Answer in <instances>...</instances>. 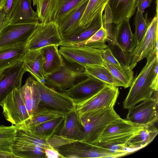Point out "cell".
<instances>
[{
  "label": "cell",
  "instance_id": "49",
  "mask_svg": "<svg viewBox=\"0 0 158 158\" xmlns=\"http://www.w3.org/2000/svg\"></svg>",
  "mask_w": 158,
  "mask_h": 158
},
{
  "label": "cell",
  "instance_id": "5",
  "mask_svg": "<svg viewBox=\"0 0 158 158\" xmlns=\"http://www.w3.org/2000/svg\"><path fill=\"white\" fill-rule=\"evenodd\" d=\"M158 12H156L139 44L131 53L125 56V65L133 69L138 62L154 53L158 52Z\"/></svg>",
  "mask_w": 158,
  "mask_h": 158
},
{
  "label": "cell",
  "instance_id": "45",
  "mask_svg": "<svg viewBox=\"0 0 158 158\" xmlns=\"http://www.w3.org/2000/svg\"><path fill=\"white\" fill-rule=\"evenodd\" d=\"M17 158L12 152L0 151V158Z\"/></svg>",
  "mask_w": 158,
  "mask_h": 158
},
{
  "label": "cell",
  "instance_id": "27",
  "mask_svg": "<svg viewBox=\"0 0 158 158\" xmlns=\"http://www.w3.org/2000/svg\"><path fill=\"white\" fill-rule=\"evenodd\" d=\"M65 115L27 127H21L41 138L47 139L56 135L62 127Z\"/></svg>",
  "mask_w": 158,
  "mask_h": 158
},
{
  "label": "cell",
  "instance_id": "26",
  "mask_svg": "<svg viewBox=\"0 0 158 158\" xmlns=\"http://www.w3.org/2000/svg\"><path fill=\"white\" fill-rule=\"evenodd\" d=\"M58 46L51 45L42 48L45 57L44 69L46 78L58 71L63 65L64 60L59 52Z\"/></svg>",
  "mask_w": 158,
  "mask_h": 158
},
{
  "label": "cell",
  "instance_id": "25",
  "mask_svg": "<svg viewBox=\"0 0 158 158\" xmlns=\"http://www.w3.org/2000/svg\"><path fill=\"white\" fill-rule=\"evenodd\" d=\"M32 0H19L10 23H19L39 22L38 16L31 6Z\"/></svg>",
  "mask_w": 158,
  "mask_h": 158
},
{
  "label": "cell",
  "instance_id": "24",
  "mask_svg": "<svg viewBox=\"0 0 158 158\" xmlns=\"http://www.w3.org/2000/svg\"><path fill=\"white\" fill-rule=\"evenodd\" d=\"M25 44L0 48V71L22 61L27 51Z\"/></svg>",
  "mask_w": 158,
  "mask_h": 158
},
{
  "label": "cell",
  "instance_id": "39",
  "mask_svg": "<svg viewBox=\"0 0 158 158\" xmlns=\"http://www.w3.org/2000/svg\"><path fill=\"white\" fill-rule=\"evenodd\" d=\"M47 139L51 148L57 150L63 145L76 141L56 135H54Z\"/></svg>",
  "mask_w": 158,
  "mask_h": 158
},
{
  "label": "cell",
  "instance_id": "40",
  "mask_svg": "<svg viewBox=\"0 0 158 158\" xmlns=\"http://www.w3.org/2000/svg\"><path fill=\"white\" fill-rule=\"evenodd\" d=\"M107 37V31L103 24L100 28L86 41L84 45L91 42H105Z\"/></svg>",
  "mask_w": 158,
  "mask_h": 158
},
{
  "label": "cell",
  "instance_id": "32",
  "mask_svg": "<svg viewBox=\"0 0 158 158\" xmlns=\"http://www.w3.org/2000/svg\"><path fill=\"white\" fill-rule=\"evenodd\" d=\"M87 73L99 81L110 85L117 87L124 86L114 77L105 66L99 65L88 66L85 67Z\"/></svg>",
  "mask_w": 158,
  "mask_h": 158
},
{
  "label": "cell",
  "instance_id": "37",
  "mask_svg": "<svg viewBox=\"0 0 158 158\" xmlns=\"http://www.w3.org/2000/svg\"><path fill=\"white\" fill-rule=\"evenodd\" d=\"M102 56L103 60L110 63L118 69L127 71L131 69L121 63L114 56L111 50L109 48L104 49Z\"/></svg>",
  "mask_w": 158,
  "mask_h": 158
},
{
  "label": "cell",
  "instance_id": "3",
  "mask_svg": "<svg viewBox=\"0 0 158 158\" xmlns=\"http://www.w3.org/2000/svg\"><path fill=\"white\" fill-rule=\"evenodd\" d=\"M88 75L84 67L64 60L60 69L48 76L44 84L56 90L63 92L86 78Z\"/></svg>",
  "mask_w": 158,
  "mask_h": 158
},
{
  "label": "cell",
  "instance_id": "35",
  "mask_svg": "<svg viewBox=\"0 0 158 158\" xmlns=\"http://www.w3.org/2000/svg\"><path fill=\"white\" fill-rule=\"evenodd\" d=\"M103 60L106 67L114 77L124 85L125 88L130 86L134 79L133 69H130L127 71L121 70L107 61Z\"/></svg>",
  "mask_w": 158,
  "mask_h": 158
},
{
  "label": "cell",
  "instance_id": "2",
  "mask_svg": "<svg viewBox=\"0 0 158 158\" xmlns=\"http://www.w3.org/2000/svg\"><path fill=\"white\" fill-rule=\"evenodd\" d=\"M79 115L84 130L82 141L93 144L99 142L107 126L120 117L114 107L88 111Z\"/></svg>",
  "mask_w": 158,
  "mask_h": 158
},
{
  "label": "cell",
  "instance_id": "19",
  "mask_svg": "<svg viewBox=\"0 0 158 158\" xmlns=\"http://www.w3.org/2000/svg\"><path fill=\"white\" fill-rule=\"evenodd\" d=\"M129 19H125L116 24L113 33L115 45L120 49L125 56L131 53L136 47Z\"/></svg>",
  "mask_w": 158,
  "mask_h": 158
},
{
  "label": "cell",
  "instance_id": "13",
  "mask_svg": "<svg viewBox=\"0 0 158 158\" xmlns=\"http://www.w3.org/2000/svg\"><path fill=\"white\" fill-rule=\"evenodd\" d=\"M119 94L118 87L106 84L91 98L76 104L79 114L101 109L114 107Z\"/></svg>",
  "mask_w": 158,
  "mask_h": 158
},
{
  "label": "cell",
  "instance_id": "15",
  "mask_svg": "<svg viewBox=\"0 0 158 158\" xmlns=\"http://www.w3.org/2000/svg\"><path fill=\"white\" fill-rule=\"evenodd\" d=\"M106 84L89 74L86 78L63 92L76 104L91 98L99 92Z\"/></svg>",
  "mask_w": 158,
  "mask_h": 158
},
{
  "label": "cell",
  "instance_id": "22",
  "mask_svg": "<svg viewBox=\"0 0 158 158\" xmlns=\"http://www.w3.org/2000/svg\"><path fill=\"white\" fill-rule=\"evenodd\" d=\"M112 23L117 24L124 19H130L135 12L136 0H108Z\"/></svg>",
  "mask_w": 158,
  "mask_h": 158
},
{
  "label": "cell",
  "instance_id": "34",
  "mask_svg": "<svg viewBox=\"0 0 158 158\" xmlns=\"http://www.w3.org/2000/svg\"><path fill=\"white\" fill-rule=\"evenodd\" d=\"M17 129L16 126L12 125L0 131V151L12 152V147L15 140Z\"/></svg>",
  "mask_w": 158,
  "mask_h": 158
},
{
  "label": "cell",
  "instance_id": "46",
  "mask_svg": "<svg viewBox=\"0 0 158 158\" xmlns=\"http://www.w3.org/2000/svg\"><path fill=\"white\" fill-rule=\"evenodd\" d=\"M9 126H6L3 125L0 126V131L4 130L8 128Z\"/></svg>",
  "mask_w": 158,
  "mask_h": 158
},
{
  "label": "cell",
  "instance_id": "11",
  "mask_svg": "<svg viewBox=\"0 0 158 158\" xmlns=\"http://www.w3.org/2000/svg\"><path fill=\"white\" fill-rule=\"evenodd\" d=\"M39 23L8 24L0 32V48L26 45Z\"/></svg>",
  "mask_w": 158,
  "mask_h": 158
},
{
  "label": "cell",
  "instance_id": "33",
  "mask_svg": "<svg viewBox=\"0 0 158 158\" xmlns=\"http://www.w3.org/2000/svg\"><path fill=\"white\" fill-rule=\"evenodd\" d=\"M16 126L15 140L31 144L44 149L52 148L48 139L41 138L25 129Z\"/></svg>",
  "mask_w": 158,
  "mask_h": 158
},
{
  "label": "cell",
  "instance_id": "23",
  "mask_svg": "<svg viewBox=\"0 0 158 158\" xmlns=\"http://www.w3.org/2000/svg\"><path fill=\"white\" fill-rule=\"evenodd\" d=\"M99 13L89 26L81 32L63 40L60 46H78L84 45L86 41L93 36L103 24L102 13Z\"/></svg>",
  "mask_w": 158,
  "mask_h": 158
},
{
  "label": "cell",
  "instance_id": "9",
  "mask_svg": "<svg viewBox=\"0 0 158 158\" xmlns=\"http://www.w3.org/2000/svg\"><path fill=\"white\" fill-rule=\"evenodd\" d=\"M57 151L63 158H116L119 155L96 144L76 141L63 145Z\"/></svg>",
  "mask_w": 158,
  "mask_h": 158
},
{
  "label": "cell",
  "instance_id": "18",
  "mask_svg": "<svg viewBox=\"0 0 158 158\" xmlns=\"http://www.w3.org/2000/svg\"><path fill=\"white\" fill-rule=\"evenodd\" d=\"M89 0H85L57 26L62 40L85 30L79 26V22Z\"/></svg>",
  "mask_w": 158,
  "mask_h": 158
},
{
  "label": "cell",
  "instance_id": "7",
  "mask_svg": "<svg viewBox=\"0 0 158 158\" xmlns=\"http://www.w3.org/2000/svg\"><path fill=\"white\" fill-rule=\"evenodd\" d=\"M59 50L64 60L67 62L84 67L94 65L106 67L102 56L104 49L84 45L73 47L60 46Z\"/></svg>",
  "mask_w": 158,
  "mask_h": 158
},
{
  "label": "cell",
  "instance_id": "43",
  "mask_svg": "<svg viewBox=\"0 0 158 158\" xmlns=\"http://www.w3.org/2000/svg\"><path fill=\"white\" fill-rule=\"evenodd\" d=\"M10 23V19L6 16L2 9L0 10V32L3 28Z\"/></svg>",
  "mask_w": 158,
  "mask_h": 158
},
{
  "label": "cell",
  "instance_id": "12",
  "mask_svg": "<svg viewBox=\"0 0 158 158\" xmlns=\"http://www.w3.org/2000/svg\"><path fill=\"white\" fill-rule=\"evenodd\" d=\"M1 106L5 119L12 125H22L31 118L18 89H14L7 95Z\"/></svg>",
  "mask_w": 158,
  "mask_h": 158
},
{
  "label": "cell",
  "instance_id": "10",
  "mask_svg": "<svg viewBox=\"0 0 158 158\" xmlns=\"http://www.w3.org/2000/svg\"><path fill=\"white\" fill-rule=\"evenodd\" d=\"M62 41L56 24L39 23L25 46L27 51L33 50L51 45L60 46Z\"/></svg>",
  "mask_w": 158,
  "mask_h": 158
},
{
  "label": "cell",
  "instance_id": "41",
  "mask_svg": "<svg viewBox=\"0 0 158 158\" xmlns=\"http://www.w3.org/2000/svg\"><path fill=\"white\" fill-rule=\"evenodd\" d=\"M18 1L19 0H5L2 9L9 19L13 13Z\"/></svg>",
  "mask_w": 158,
  "mask_h": 158
},
{
  "label": "cell",
  "instance_id": "28",
  "mask_svg": "<svg viewBox=\"0 0 158 158\" xmlns=\"http://www.w3.org/2000/svg\"><path fill=\"white\" fill-rule=\"evenodd\" d=\"M45 149L29 143L15 140L12 151L17 158H46Z\"/></svg>",
  "mask_w": 158,
  "mask_h": 158
},
{
  "label": "cell",
  "instance_id": "48",
  "mask_svg": "<svg viewBox=\"0 0 158 158\" xmlns=\"http://www.w3.org/2000/svg\"><path fill=\"white\" fill-rule=\"evenodd\" d=\"M44 0H32L33 6H34L35 3L37 2L43 1Z\"/></svg>",
  "mask_w": 158,
  "mask_h": 158
},
{
  "label": "cell",
  "instance_id": "30",
  "mask_svg": "<svg viewBox=\"0 0 158 158\" xmlns=\"http://www.w3.org/2000/svg\"><path fill=\"white\" fill-rule=\"evenodd\" d=\"M108 0H89L79 22V26L86 29L100 12H103Z\"/></svg>",
  "mask_w": 158,
  "mask_h": 158
},
{
  "label": "cell",
  "instance_id": "16",
  "mask_svg": "<svg viewBox=\"0 0 158 158\" xmlns=\"http://www.w3.org/2000/svg\"><path fill=\"white\" fill-rule=\"evenodd\" d=\"M26 72L23 61L0 71V106L14 89L22 86L23 75Z\"/></svg>",
  "mask_w": 158,
  "mask_h": 158
},
{
  "label": "cell",
  "instance_id": "29",
  "mask_svg": "<svg viewBox=\"0 0 158 158\" xmlns=\"http://www.w3.org/2000/svg\"><path fill=\"white\" fill-rule=\"evenodd\" d=\"M158 133V129L153 125L149 126L131 139L126 144L127 147L134 150L142 148L151 143Z\"/></svg>",
  "mask_w": 158,
  "mask_h": 158
},
{
  "label": "cell",
  "instance_id": "31",
  "mask_svg": "<svg viewBox=\"0 0 158 158\" xmlns=\"http://www.w3.org/2000/svg\"><path fill=\"white\" fill-rule=\"evenodd\" d=\"M65 114L58 111L44 107L39 106L35 114L23 124L17 126L27 127L52 120Z\"/></svg>",
  "mask_w": 158,
  "mask_h": 158
},
{
  "label": "cell",
  "instance_id": "6",
  "mask_svg": "<svg viewBox=\"0 0 158 158\" xmlns=\"http://www.w3.org/2000/svg\"><path fill=\"white\" fill-rule=\"evenodd\" d=\"M85 0H44L37 14L39 21L58 26Z\"/></svg>",
  "mask_w": 158,
  "mask_h": 158
},
{
  "label": "cell",
  "instance_id": "21",
  "mask_svg": "<svg viewBox=\"0 0 158 158\" xmlns=\"http://www.w3.org/2000/svg\"><path fill=\"white\" fill-rule=\"evenodd\" d=\"M31 118L37 111L40 100V94L35 80L29 77L25 84L18 89Z\"/></svg>",
  "mask_w": 158,
  "mask_h": 158
},
{
  "label": "cell",
  "instance_id": "17",
  "mask_svg": "<svg viewBox=\"0 0 158 158\" xmlns=\"http://www.w3.org/2000/svg\"><path fill=\"white\" fill-rule=\"evenodd\" d=\"M45 61L42 48L27 51L23 60L26 72H28L35 80L44 84L46 79L44 69Z\"/></svg>",
  "mask_w": 158,
  "mask_h": 158
},
{
  "label": "cell",
  "instance_id": "1",
  "mask_svg": "<svg viewBox=\"0 0 158 158\" xmlns=\"http://www.w3.org/2000/svg\"><path fill=\"white\" fill-rule=\"evenodd\" d=\"M158 53L155 52L146 58V64L138 76L134 79L128 94L123 102L124 109H129L139 102L152 97L157 93L152 82L155 76L154 69L158 62Z\"/></svg>",
  "mask_w": 158,
  "mask_h": 158
},
{
  "label": "cell",
  "instance_id": "8",
  "mask_svg": "<svg viewBox=\"0 0 158 158\" xmlns=\"http://www.w3.org/2000/svg\"><path fill=\"white\" fill-rule=\"evenodd\" d=\"M40 100L39 106L54 110L65 114L76 109V104L65 93L49 87L35 80Z\"/></svg>",
  "mask_w": 158,
  "mask_h": 158
},
{
  "label": "cell",
  "instance_id": "44",
  "mask_svg": "<svg viewBox=\"0 0 158 158\" xmlns=\"http://www.w3.org/2000/svg\"><path fill=\"white\" fill-rule=\"evenodd\" d=\"M45 152L46 158H63L58 151L54 149H45Z\"/></svg>",
  "mask_w": 158,
  "mask_h": 158
},
{
  "label": "cell",
  "instance_id": "14",
  "mask_svg": "<svg viewBox=\"0 0 158 158\" xmlns=\"http://www.w3.org/2000/svg\"><path fill=\"white\" fill-rule=\"evenodd\" d=\"M128 109L126 119L133 123L150 126L158 121L157 97H152Z\"/></svg>",
  "mask_w": 158,
  "mask_h": 158
},
{
  "label": "cell",
  "instance_id": "47",
  "mask_svg": "<svg viewBox=\"0 0 158 158\" xmlns=\"http://www.w3.org/2000/svg\"><path fill=\"white\" fill-rule=\"evenodd\" d=\"M5 0H0V9L2 8Z\"/></svg>",
  "mask_w": 158,
  "mask_h": 158
},
{
  "label": "cell",
  "instance_id": "36",
  "mask_svg": "<svg viewBox=\"0 0 158 158\" xmlns=\"http://www.w3.org/2000/svg\"><path fill=\"white\" fill-rule=\"evenodd\" d=\"M149 23L147 22L146 18H144L143 13L137 10L134 20L135 30L134 36L136 47L139 44L144 36Z\"/></svg>",
  "mask_w": 158,
  "mask_h": 158
},
{
  "label": "cell",
  "instance_id": "42",
  "mask_svg": "<svg viewBox=\"0 0 158 158\" xmlns=\"http://www.w3.org/2000/svg\"><path fill=\"white\" fill-rule=\"evenodd\" d=\"M152 0H136V7L138 10L143 13L145 10L149 7Z\"/></svg>",
  "mask_w": 158,
  "mask_h": 158
},
{
  "label": "cell",
  "instance_id": "4",
  "mask_svg": "<svg viewBox=\"0 0 158 158\" xmlns=\"http://www.w3.org/2000/svg\"><path fill=\"white\" fill-rule=\"evenodd\" d=\"M148 126L136 124L120 117L107 126L98 143L126 144L133 137Z\"/></svg>",
  "mask_w": 158,
  "mask_h": 158
},
{
  "label": "cell",
  "instance_id": "20",
  "mask_svg": "<svg viewBox=\"0 0 158 158\" xmlns=\"http://www.w3.org/2000/svg\"><path fill=\"white\" fill-rule=\"evenodd\" d=\"M56 135L76 141L83 140L84 129L76 109L65 115L63 124Z\"/></svg>",
  "mask_w": 158,
  "mask_h": 158
},
{
  "label": "cell",
  "instance_id": "38",
  "mask_svg": "<svg viewBox=\"0 0 158 158\" xmlns=\"http://www.w3.org/2000/svg\"><path fill=\"white\" fill-rule=\"evenodd\" d=\"M98 146L108 149L111 152L122 156L128 153V149L126 144H119L114 143H98L95 144Z\"/></svg>",
  "mask_w": 158,
  "mask_h": 158
}]
</instances>
